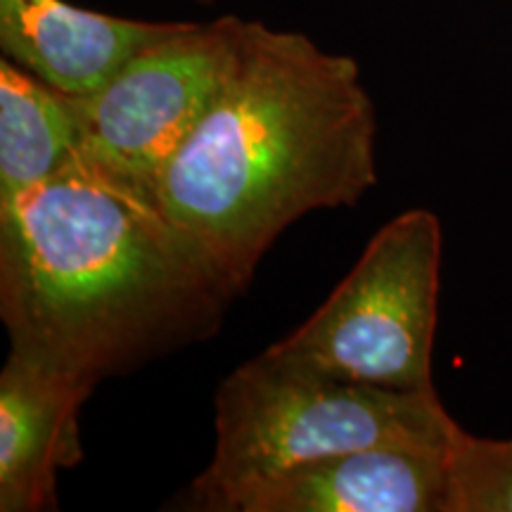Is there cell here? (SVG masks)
I'll use <instances>...</instances> for the list:
<instances>
[{
    "label": "cell",
    "mask_w": 512,
    "mask_h": 512,
    "mask_svg": "<svg viewBox=\"0 0 512 512\" xmlns=\"http://www.w3.org/2000/svg\"><path fill=\"white\" fill-rule=\"evenodd\" d=\"M152 195L76 159L0 204L10 349L100 382L211 335L235 297Z\"/></svg>",
    "instance_id": "1"
},
{
    "label": "cell",
    "mask_w": 512,
    "mask_h": 512,
    "mask_svg": "<svg viewBox=\"0 0 512 512\" xmlns=\"http://www.w3.org/2000/svg\"><path fill=\"white\" fill-rule=\"evenodd\" d=\"M375 131L356 60L240 19L219 95L147 192L240 292L292 223L373 188Z\"/></svg>",
    "instance_id": "2"
},
{
    "label": "cell",
    "mask_w": 512,
    "mask_h": 512,
    "mask_svg": "<svg viewBox=\"0 0 512 512\" xmlns=\"http://www.w3.org/2000/svg\"><path fill=\"white\" fill-rule=\"evenodd\" d=\"M214 406V456L190 486V510L240 512L256 489L302 465L377 444L451 446L460 427L434 387L337 380L268 351L221 382Z\"/></svg>",
    "instance_id": "3"
},
{
    "label": "cell",
    "mask_w": 512,
    "mask_h": 512,
    "mask_svg": "<svg viewBox=\"0 0 512 512\" xmlns=\"http://www.w3.org/2000/svg\"><path fill=\"white\" fill-rule=\"evenodd\" d=\"M439 268V219L406 211L377 230L325 304L266 351L337 380L430 389Z\"/></svg>",
    "instance_id": "4"
},
{
    "label": "cell",
    "mask_w": 512,
    "mask_h": 512,
    "mask_svg": "<svg viewBox=\"0 0 512 512\" xmlns=\"http://www.w3.org/2000/svg\"><path fill=\"white\" fill-rule=\"evenodd\" d=\"M240 17L183 22L133 57L98 93L69 98L79 157L150 190L219 95L233 62Z\"/></svg>",
    "instance_id": "5"
},
{
    "label": "cell",
    "mask_w": 512,
    "mask_h": 512,
    "mask_svg": "<svg viewBox=\"0 0 512 512\" xmlns=\"http://www.w3.org/2000/svg\"><path fill=\"white\" fill-rule=\"evenodd\" d=\"M95 384L10 349L0 373V510L57 508V472L83 460L79 415Z\"/></svg>",
    "instance_id": "6"
},
{
    "label": "cell",
    "mask_w": 512,
    "mask_h": 512,
    "mask_svg": "<svg viewBox=\"0 0 512 512\" xmlns=\"http://www.w3.org/2000/svg\"><path fill=\"white\" fill-rule=\"evenodd\" d=\"M240 512H451V446L337 453L256 489Z\"/></svg>",
    "instance_id": "7"
},
{
    "label": "cell",
    "mask_w": 512,
    "mask_h": 512,
    "mask_svg": "<svg viewBox=\"0 0 512 512\" xmlns=\"http://www.w3.org/2000/svg\"><path fill=\"white\" fill-rule=\"evenodd\" d=\"M181 24L102 15L64 0H0L3 55L69 98L98 93Z\"/></svg>",
    "instance_id": "8"
},
{
    "label": "cell",
    "mask_w": 512,
    "mask_h": 512,
    "mask_svg": "<svg viewBox=\"0 0 512 512\" xmlns=\"http://www.w3.org/2000/svg\"><path fill=\"white\" fill-rule=\"evenodd\" d=\"M79 159L67 95L5 57L0 62V204L48 181Z\"/></svg>",
    "instance_id": "9"
},
{
    "label": "cell",
    "mask_w": 512,
    "mask_h": 512,
    "mask_svg": "<svg viewBox=\"0 0 512 512\" xmlns=\"http://www.w3.org/2000/svg\"><path fill=\"white\" fill-rule=\"evenodd\" d=\"M451 512H512V439L458 427L451 444Z\"/></svg>",
    "instance_id": "10"
},
{
    "label": "cell",
    "mask_w": 512,
    "mask_h": 512,
    "mask_svg": "<svg viewBox=\"0 0 512 512\" xmlns=\"http://www.w3.org/2000/svg\"><path fill=\"white\" fill-rule=\"evenodd\" d=\"M202 3H209V0H202Z\"/></svg>",
    "instance_id": "11"
}]
</instances>
